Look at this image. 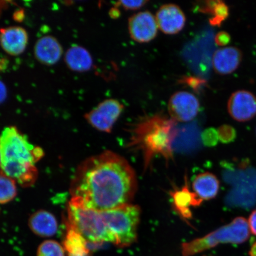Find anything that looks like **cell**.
Here are the masks:
<instances>
[{
	"label": "cell",
	"mask_w": 256,
	"mask_h": 256,
	"mask_svg": "<svg viewBox=\"0 0 256 256\" xmlns=\"http://www.w3.org/2000/svg\"><path fill=\"white\" fill-rule=\"evenodd\" d=\"M174 204L176 210L185 218L190 216V208L199 206L202 202L198 198L194 193H192L187 186L181 190L175 192L174 195Z\"/></svg>",
	"instance_id": "d6986e66"
},
{
	"label": "cell",
	"mask_w": 256,
	"mask_h": 256,
	"mask_svg": "<svg viewBox=\"0 0 256 256\" xmlns=\"http://www.w3.org/2000/svg\"><path fill=\"white\" fill-rule=\"evenodd\" d=\"M159 30L166 34L180 33L185 27L186 18L179 6L168 4L162 6L156 16Z\"/></svg>",
	"instance_id": "8fae6325"
},
{
	"label": "cell",
	"mask_w": 256,
	"mask_h": 256,
	"mask_svg": "<svg viewBox=\"0 0 256 256\" xmlns=\"http://www.w3.org/2000/svg\"><path fill=\"white\" fill-rule=\"evenodd\" d=\"M228 110L234 120L246 122L256 116V98L248 91H238L230 98Z\"/></svg>",
	"instance_id": "30bf717a"
},
{
	"label": "cell",
	"mask_w": 256,
	"mask_h": 256,
	"mask_svg": "<svg viewBox=\"0 0 256 256\" xmlns=\"http://www.w3.org/2000/svg\"><path fill=\"white\" fill-rule=\"evenodd\" d=\"M28 226L32 232L41 238L55 236L58 230V222L55 216L44 210L33 214L28 220Z\"/></svg>",
	"instance_id": "9a60e30c"
},
{
	"label": "cell",
	"mask_w": 256,
	"mask_h": 256,
	"mask_svg": "<svg viewBox=\"0 0 256 256\" xmlns=\"http://www.w3.org/2000/svg\"><path fill=\"white\" fill-rule=\"evenodd\" d=\"M121 15L122 14L120 8L116 7L111 8L110 12V17L112 19H114V20H116V19L120 18Z\"/></svg>",
	"instance_id": "f546056e"
},
{
	"label": "cell",
	"mask_w": 256,
	"mask_h": 256,
	"mask_svg": "<svg viewBox=\"0 0 256 256\" xmlns=\"http://www.w3.org/2000/svg\"><path fill=\"white\" fill-rule=\"evenodd\" d=\"M35 58L44 66H52L58 62L63 56L64 50L56 38L46 36L41 38L35 44Z\"/></svg>",
	"instance_id": "4fadbf2b"
},
{
	"label": "cell",
	"mask_w": 256,
	"mask_h": 256,
	"mask_svg": "<svg viewBox=\"0 0 256 256\" xmlns=\"http://www.w3.org/2000/svg\"><path fill=\"white\" fill-rule=\"evenodd\" d=\"M138 190L135 172L111 152L92 156L79 166L71 188V202L98 212L131 204Z\"/></svg>",
	"instance_id": "6da1fadb"
},
{
	"label": "cell",
	"mask_w": 256,
	"mask_h": 256,
	"mask_svg": "<svg viewBox=\"0 0 256 256\" xmlns=\"http://www.w3.org/2000/svg\"><path fill=\"white\" fill-rule=\"evenodd\" d=\"M248 222L250 232L252 234L256 236V210L252 211Z\"/></svg>",
	"instance_id": "83f0119b"
},
{
	"label": "cell",
	"mask_w": 256,
	"mask_h": 256,
	"mask_svg": "<svg viewBox=\"0 0 256 256\" xmlns=\"http://www.w3.org/2000/svg\"><path fill=\"white\" fill-rule=\"evenodd\" d=\"M200 103L196 96L188 92H178L172 95L168 104V111L176 122H190L196 118Z\"/></svg>",
	"instance_id": "ba28073f"
},
{
	"label": "cell",
	"mask_w": 256,
	"mask_h": 256,
	"mask_svg": "<svg viewBox=\"0 0 256 256\" xmlns=\"http://www.w3.org/2000/svg\"><path fill=\"white\" fill-rule=\"evenodd\" d=\"M250 236L248 222L244 217H238L228 225L224 226L202 238L182 246V256H193L224 244H241Z\"/></svg>",
	"instance_id": "5b68a950"
},
{
	"label": "cell",
	"mask_w": 256,
	"mask_h": 256,
	"mask_svg": "<svg viewBox=\"0 0 256 256\" xmlns=\"http://www.w3.org/2000/svg\"><path fill=\"white\" fill-rule=\"evenodd\" d=\"M232 38L230 34L226 32H220L218 33L215 38L216 46L223 47L226 46L231 42Z\"/></svg>",
	"instance_id": "4316f807"
},
{
	"label": "cell",
	"mask_w": 256,
	"mask_h": 256,
	"mask_svg": "<svg viewBox=\"0 0 256 256\" xmlns=\"http://www.w3.org/2000/svg\"><path fill=\"white\" fill-rule=\"evenodd\" d=\"M8 91L6 84L0 80V104H2L7 99Z\"/></svg>",
	"instance_id": "f1b7e54d"
},
{
	"label": "cell",
	"mask_w": 256,
	"mask_h": 256,
	"mask_svg": "<svg viewBox=\"0 0 256 256\" xmlns=\"http://www.w3.org/2000/svg\"><path fill=\"white\" fill-rule=\"evenodd\" d=\"M242 59V51L238 48H222L217 50L213 56L214 69L220 75L231 74L238 69Z\"/></svg>",
	"instance_id": "5bb4252c"
},
{
	"label": "cell",
	"mask_w": 256,
	"mask_h": 256,
	"mask_svg": "<svg viewBox=\"0 0 256 256\" xmlns=\"http://www.w3.org/2000/svg\"><path fill=\"white\" fill-rule=\"evenodd\" d=\"M124 106L115 99H108L86 114L85 118L92 127L100 132L110 133L122 114Z\"/></svg>",
	"instance_id": "52a82bcc"
},
{
	"label": "cell",
	"mask_w": 256,
	"mask_h": 256,
	"mask_svg": "<svg viewBox=\"0 0 256 256\" xmlns=\"http://www.w3.org/2000/svg\"><path fill=\"white\" fill-rule=\"evenodd\" d=\"M101 214L108 229L116 240L118 247H130L136 242L140 218L138 206L130 204Z\"/></svg>",
	"instance_id": "8992f818"
},
{
	"label": "cell",
	"mask_w": 256,
	"mask_h": 256,
	"mask_svg": "<svg viewBox=\"0 0 256 256\" xmlns=\"http://www.w3.org/2000/svg\"><path fill=\"white\" fill-rule=\"evenodd\" d=\"M38 256H66L65 249L59 242L48 240L40 245Z\"/></svg>",
	"instance_id": "7402d4cb"
},
{
	"label": "cell",
	"mask_w": 256,
	"mask_h": 256,
	"mask_svg": "<svg viewBox=\"0 0 256 256\" xmlns=\"http://www.w3.org/2000/svg\"><path fill=\"white\" fill-rule=\"evenodd\" d=\"M219 140L224 144H230L236 138V131L234 128L227 124L220 126L218 130Z\"/></svg>",
	"instance_id": "cb8c5ba5"
},
{
	"label": "cell",
	"mask_w": 256,
	"mask_h": 256,
	"mask_svg": "<svg viewBox=\"0 0 256 256\" xmlns=\"http://www.w3.org/2000/svg\"><path fill=\"white\" fill-rule=\"evenodd\" d=\"M88 242L80 233L67 227V234L64 242V249L69 256H89L90 250Z\"/></svg>",
	"instance_id": "ac0fdd59"
},
{
	"label": "cell",
	"mask_w": 256,
	"mask_h": 256,
	"mask_svg": "<svg viewBox=\"0 0 256 256\" xmlns=\"http://www.w3.org/2000/svg\"><path fill=\"white\" fill-rule=\"evenodd\" d=\"M202 137L204 143L208 146H216L218 142V133L214 128H209L204 130Z\"/></svg>",
	"instance_id": "484cf974"
},
{
	"label": "cell",
	"mask_w": 256,
	"mask_h": 256,
	"mask_svg": "<svg viewBox=\"0 0 256 256\" xmlns=\"http://www.w3.org/2000/svg\"><path fill=\"white\" fill-rule=\"evenodd\" d=\"M67 227L74 230L88 242L100 246L105 242L116 244V240L98 211L89 210L70 202Z\"/></svg>",
	"instance_id": "277c9868"
},
{
	"label": "cell",
	"mask_w": 256,
	"mask_h": 256,
	"mask_svg": "<svg viewBox=\"0 0 256 256\" xmlns=\"http://www.w3.org/2000/svg\"><path fill=\"white\" fill-rule=\"evenodd\" d=\"M179 84L190 88L194 92L199 94L207 86L206 80L196 76H183L178 81Z\"/></svg>",
	"instance_id": "603a6c76"
},
{
	"label": "cell",
	"mask_w": 256,
	"mask_h": 256,
	"mask_svg": "<svg viewBox=\"0 0 256 256\" xmlns=\"http://www.w3.org/2000/svg\"><path fill=\"white\" fill-rule=\"evenodd\" d=\"M0 164H1V154H0Z\"/></svg>",
	"instance_id": "4dcf8cb0"
},
{
	"label": "cell",
	"mask_w": 256,
	"mask_h": 256,
	"mask_svg": "<svg viewBox=\"0 0 256 256\" xmlns=\"http://www.w3.org/2000/svg\"><path fill=\"white\" fill-rule=\"evenodd\" d=\"M2 172L22 187L33 186L38 178L35 164L43 158L40 147L28 142L26 136L15 126L6 128L0 136Z\"/></svg>",
	"instance_id": "7a4b0ae2"
},
{
	"label": "cell",
	"mask_w": 256,
	"mask_h": 256,
	"mask_svg": "<svg viewBox=\"0 0 256 256\" xmlns=\"http://www.w3.org/2000/svg\"><path fill=\"white\" fill-rule=\"evenodd\" d=\"M130 134L129 146L142 152L146 168L156 156L168 160L174 156V144L178 135L177 122L165 114L140 118L130 128Z\"/></svg>",
	"instance_id": "3957f363"
},
{
	"label": "cell",
	"mask_w": 256,
	"mask_h": 256,
	"mask_svg": "<svg viewBox=\"0 0 256 256\" xmlns=\"http://www.w3.org/2000/svg\"><path fill=\"white\" fill-rule=\"evenodd\" d=\"M230 8L225 2L218 0L215 8H214L212 18L210 19V23L214 27H220V26L228 18Z\"/></svg>",
	"instance_id": "44dd1931"
},
{
	"label": "cell",
	"mask_w": 256,
	"mask_h": 256,
	"mask_svg": "<svg viewBox=\"0 0 256 256\" xmlns=\"http://www.w3.org/2000/svg\"><path fill=\"white\" fill-rule=\"evenodd\" d=\"M16 182L4 174H0V204H6L17 196Z\"/></svg>",
	"instance_id": "ffe728a7"
},
{
	"label": "cell",
	"mask_w": 256,
	"mask_h": 256,
	"mask_svg": "<svg viewBox=\"0 0 256 256\" xmlns=\"http://www.w3.org/2000/svg\"><path fill=\"white\" fill-rule=\"evenodd\" d=\"M128 28L132 40L140 44L155 40L159 30L155 16L150 12H140L131 16Z\"/></svg>",
	"instance_id": "9c48e42d"
},
{
	"label": "cell",
	"mask_w": 256,
	"mask_h": 256,
	"mask_svg": "<svg viewBox=\"0 0 256 256\" xmlns=\"http://www.w3.org/2000/svg\"><path fill=\"white\" fill-rule=\"evenodd\" d=\"M149 1L146 0H137V1H119L115 4V7L122 8L126 11H136L142 8Z\"/></svg>",
	"instance_id": "d4e9b609"
},
{
	"label": "cell",
	"mask_w": 256,
	"mask_h": 256,
	"mask_svg": "<svg viewBox=\"0 0 256 256\" xmlns=\"http://www.w3.org/2000/svg\"><path fill=\"white\" fill-rule=\"evenodd\" d=\"M65 62L70 70L78 72L90 71L94 66L91 54L86 48L78 46H73L67 50Z\"/></svg>",
	"instance_id": "e0dca14e"
},
{
	"label": "cell",
	"mask_w": 256,
	"mask_h": 256,
	"mask_svg": "<svg viewBox=\"0 0 256 256\" xmlns=\"http://www.w3.org/2000/svg\"><path fill=\"white\" fill-rule=\"evenodd\" d=\"M220 188L218 179L210 172L198 175L193 182L194 194L202 202L215 199L219 194Z\"/></svg>",
	"instance_id": "2e32d148"
},
{
	"label": "cell",
	"mask_w": 256,
	"mask_h": 256,
	"mask_svg": "<svg viewBox=\"0 0 256 256\" xmlns=\"http://www.w3.org/2000/svg\"><path fill=\"white\" fill-rule=\"evenodd\" d=\"M28 32L23 28L10 27L0 31V44L2 50L11 56H18L26 50Z\"/></svg>",
	"instance_id": "7c38bea8"
}]
</instances>
